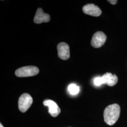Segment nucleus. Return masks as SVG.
I'll return each mask as SVG.
<instances>
[{"mask_svg": "<svg viewBox=\"0 0 127 127\" xmlns=\"http://www.w3.org/2000/svg\"><path fill=\"white\" fill-rule=\"evenodd\" d=\"M121 109L117 104L109 105L106 107L104 112V122L109 125H113L120 117Z\"/></svg>", "mask_w": 127, "mask_h": 127, "instance_id": "1", "label": "nucleus"}, {"mask_svg": "<svg viewBox=\"0 0 127 127\" xmlns=\"http://www.w3.org/2000/svg\"><path fill=\"white\" fill-rule=\"evenodd\" d=\"M39 73V69L34 66H27L18 69L16 75L18 77H31L35 76Z\"/></svg>", "mask_w": 127, "mask_h": 127, "instance_id": "2", "label": "nucleus"}, {"mask_svg": "<svg viewBox=\"0 0 127 127\" xmlns=\"http://www.w3.org/2000/svg\"><path fill=\"white\" fill-rule=\"evenodd\" d=\"M33 100L31 95L27 93H24L21 95L18 99L19 110L22 113H25L30 107Z\"/></svg>", "mask_w": 127, "mask_h": 127, "instance_id": "3", "label": "nucleus"}, {"mask_svg": "<svg viewBox=\"0 0 127 127\" xmlns=\"http://www.w3.org/2000/svg\"><path fill=\"white\" fill-rule=\"evenodd\" d=\"M106 40V36L103 32H96L92 37L91 44L95 48H98L104 44Z\"/></svg>", "mask_w": 127, "mask_h": 127, "instance_id": "4", "label": "nucleus"}, {"mask_svg": "<svg viewBox=\"0 0 127 127\" xmlns=\"http://www.w3.org/2000/svg\"><path fill=\"white\" fill-rule=\"evenodd\" d=\"M58 56L60 59L67 60L70 58V49L68 44L65 42H61L57 46Z\"/></svg>", "mask_w": 127, "mask_h": 127, "instance_id": "5", "label": "nucleus"}, {"mask_svg": "<svg viewBox=\"0 0 127 127\" xmlns=\"http://www.w3.org/2000/svg\"><path fill=\"white\" fill-rule=\"evenodd\" d=\"M82 10L84 13L94 17L99 16L102 13L100 8L93 4L84 5L82 8Z\"/></svg>", "mask_w": 127, "mask_h": 127, "instance_id": "6", "label": "nucleus"}, {"mask_svg": "<svg viewBox=\"0 0 127 127\" xmlns=\"http://www.w3.org/2000/svg\"><path fill=\"white\" fill-rule=\"evenodd\" d=\"M43 104L49 108V113L54 117L59 115L61 112L60 109L54 101L51 100H46L43 102Z\"/></svg>", "mask_w": 127, "mask_h": 127, "instance_id": "7", "label": "nucleus"}, {"mask_svg": "<svg viewBox=\"0 0 127 127\" xmlns=\"http://www.w3.org/2000/svg\"><path fill=\"white\" fill-rule=\"evenodd\" d=\"M50 16L49 14L44 12L42 9L38 8L37 10L33 21L36 24H41L48 22L50 21Z\"/></svg>", "mask_w": 127, "mask_h": 127, "instance_id": "8", "label": "nucleus"}, {"mask_svg": "<svg viewBox=\"0 0 127 127\" xmlns=\"http://www.w3.org/2000/svg\"><path fill=\"white\" fill-rule=\"evenodd\" d=\"M103 84L109 86H114L118 82V77L116 75H113L111 73H105L102 76Z\"/></svg>", "mask_w": 127, "mask_h": 127, "instance_id": "9", "label": "nucleus"}, {"mask_svg": "<svg viewBox=\"0 0 127 127\" xmlns=\"http://www.w3.org/2000/svg\"><path fill=\"white\" fill-rule=\"evenodd\" d=\"M68 90L71 95H75L79 92L80 88L74 84H71L68 86Z\"/></svg>", "mask_w": 127, "mask_h": 127, "instance_id": "10", "label": "nucleus"}, {"mask_svg": "<svg viewBox=\"0 0 127 127\" xmlns=\"http://www.w3.org/2000/svg\"><path fill=\"white\" fill-rule=\"evenodd\" d=\"M94 83L95 86H99L103 84V80L102 79V77H96L94 80Z\"/></svg>", "mask_w": 127, "mask_h": 127, "instance_id": "11", "label": "nucleus"}, {"mask_svg": "<svg viewBox=\"0 0 127 127\" xmlns=\"http://www.w3.org/2000/svg\"><path fill=\"white\" fill-rule=\"evenodd\" d=\"M108 1H109L111 4L113 5L116 4V3L117 2V0H109Z\"/></svg>", "mask_w": 127, "mask_h": 127, "instance_id": "12", "label": "nucleus"}, {"mask_svg": "<svg viewBox=\"0 0 127 127\" xmlns=\"http://www.w3.org/2000/svg\"><path fill=\"white\" fill-rule=\"evenodd\" d=\"M0 127H3V126L2 125V124H1V123H0Z\"/></svg>", "mask_w": 127, "mask_h": 127, "instance_id": "13", "label": "nucleus"}]
</instances>
